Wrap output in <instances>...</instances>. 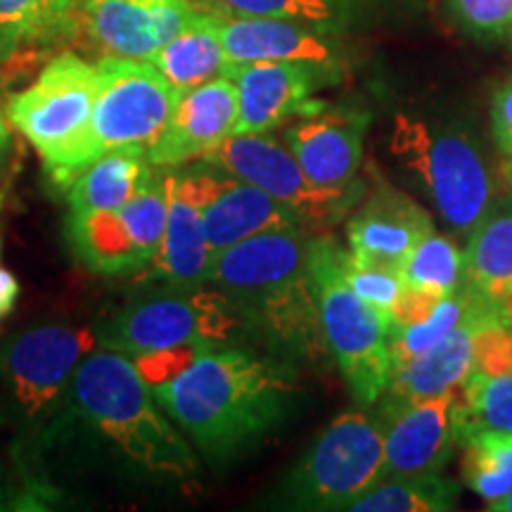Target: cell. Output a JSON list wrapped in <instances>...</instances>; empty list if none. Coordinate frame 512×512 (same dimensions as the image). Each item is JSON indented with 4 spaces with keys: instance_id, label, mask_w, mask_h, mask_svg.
<instances>
[{
    "instance_id": "cell-1",
    "label": "cell",
    "mask_w": 512,
    "mask_h": 512,
    "mask_svg": "<svg viewBox=\"0 0 512 512\" xmlns=\"http://www.w3.org/2000/svg\"><path fill=\"white\" fill-rule=\"evenodd\" d=\"M152 392L204 456L230 460L283 425L297 384L273 358L214 347Z\"/></svg>"
},
{
    "instance_id": "cell-2",
    "label": "cell",
    "mask_w": 512,
    "mask_h": 512,
    "mask_svg": "<svg viewBox=\"0 0 512 512\" xmlns=\"http://www.w3.org/2000/svg\"><path fill=\"white\" fill-rule=\"evenodd\" d=\"M311 240L306 230H273L228 247L214 259L209 283L294 358H316L328 351L309 268Z\"/></svg>"
},
{
    "instance_id": "cell-3",
    "label": "cell",
    "mask_w": 512,
    "mask_h": 512,
    "mask_svg": "<svg viewBox=\"0 0 512 512\" xmlns=\"http://www.w3.org/2000/svg\"><path fill=\"white\" fill-rule=\"evenodd\" d=\"M72 399L95 432L145 475L185 482L197 475V456L176 430L133 358L95 349L76 368Z\"/></svg>"
},
{
    "instance_id": "cell-4",
    "label": "cell",
    "mask_w": 512,
    "mask_h": 512,
    "mask_svg": "<svg viewBox=\"0 0 512 512\" xmlns=\"http://www.w3.org/2000/svg\"><path fill=\"white\" fill-rule=\"evenodd\" d=\"M95 88V64L62 53L29 88L8 100V121L36 147L50 181L60 188H69L100 159L93 136Z\"/></svg>"
},
{
    "instance_id": "cell-5",
    "label": "cell",
    "mask_w": 512,
    "mask_h": 512,
    "mask_svg": "<svg viewBox=\"0 0 512 512\" xmlns=\"http://www.w3.org/2000/svg\"><path fill=\"white\" fill-rule=\"evenodd\" d=\"M335 242L311 240L309 268L325 344L358 406L382 399L392 377V320L363 302L339 271Z\"/></svg>"
},
{
    "instance_id": "cell-6",
    "label": "cell",
    "mask_w": 512,
    "mask_h": 512,
    "mask_svg": "<svg viewBox=\"0 0 512 512\" xmlns=\"http://www.w3.org/2000/svg\"><path fill=\"white\" fill-rule=\"evenodd\" d=\"M389 147L458 233H470L494 204V181L482 145L463 128L432 126L399 114Z\"/></svg>"
},
{
    "instance_id": "cell-7",
    "label": "cell",
    "mask_w": 512,
    "mask_h": 512,
    "mask_svg": "<svg viewBox=\"0 0 512 512\" xmlns=\"http://www.w3.org/2000/svg\"><path fill=\"white\" fill-rule=\"evenodd\" d=\"M382 479V420L351 411L318 434L285 479L280 501L294 510H351Z\"/></svg>"
},
{
    "instance_id": "cell-8",
    "label": "cell",
    "mask_w": 512,
    "mask_h": 512,
    "mask_svg": "<svg viewBox=\"0 0 512 512\" xmlns=\"http://www.w3.org/2000/svg\"><path fill=\"white\" fill-rule=\"evenodd\" d=\"M98 347V332L69 325H36L0 344V418L31 427L57 411L76 368Z\"/></svg>"
},
{
    "instance_id": "cell-9",
    "label": "cell",
    "mask_w": 512,
    "mask_h": 512,
    "mask_svg": "<svg viewBox=\"0 0 512 512\" xmlns=\"http://www.w3.org/2000/svg\"><path fill=\"white\" fill-rule=\"evenodd\" d=\"M240 313L221 292L192 290L126 306L98 332V347L138 358L185 347L214 349L240 328Z\"/></svg>"
},
{
    "instance_id": "cell-10",
    "label": "cell",
    "mask_w": 512,
    "mask_h": 512,
    "mask_svg": "<svg viewBox=\"0 0 512 512\" xmlns=\"http://www.w3.org/2000/svg\"><path fill=\"white\" fill-rule=\"evenodd\" d=\"M95 74L93 136L100 157L112 150L150 152L174 117L181 93L145 60L105 55Z\"/></svg>"
},
{
    "instance_id": "cell-11",
    "label": "cell",
    "mask_w": 512,
    "mask_h": 512,
    "mask_svg": "<svg viewBox=\"0 0 512 512\" xmlns=\"http://www.w3.org/2000/svg\"><path fill=\"white\" fill-rule=\"evenodd\" d=\"M166 219V174H155L124 207L88 214L69 211L67 240L76 259L88 271L110 278L138 273L155 261L164 240Z\"/></svg>"
},
{
    "instance_id": "cell-12",
    "label": "cell",
    "mask_w": 512,
    "mask_h": 512,
    "mask_svg": "<svg viewBox=\"0 0 512 512\" xmlns=\"http://www.w3.org/2000/svg\"><path fill=\"white\" fill-rule=\"evenodd\" d=\"M202 162L290 204L306 230L337 223L358 195V188L351 185L342 190L320 188L306 176L290 147L268 133H235L207 152Z\"/></svg>"
},
{
    "instance_id": "cell-13",
    "label": "cell",
    "mask_w": 512,
    "mask_h": 512,
    "mask_svg": "<svg viewBox=\"0 0 512 512\" xmlns=\"http://www.w3.org/2000/svg\"><path fill=\"white\" fill-rule=\"evenodd\" d=\"M226 174L202 164L185 171H166L169 219L162 247L152 261L157 278L181 290H200L209 283L214 254L204 233V204L214 195Z\"/></svg>"
},
{
    "instance_id": "cell-14",
    "label": "cell",
    "mask_w": 512,
    "mask_h": 512,
    "mask_svg": "<svg viewBox=\"0 0 512 512\" xmlns=\"http://www.w3.org/2000/svg\"><path fill=\"white\" fill-rule=\"evenodd\" d=\"M192 0H79L76 17L107 55L150 60L192 17Z\"/></svg>"
},
{
    "instance_id": "cell-15",
    "label": "cell",
    "mask_w": 512,
    "mask_h": 512,
    "mask_svg": "<svg viewBox=\"0 0 512 512\" xmlns=\"http://www.w3.org/2000/svg\"><path fill=\"white\" fill-rule=\"evenodd\" d=\"M328 69L302 62L233 64L228 76L238 88L235 133H271L290 119L318 110L311 95Z\"/></svg>"
},
{
    "instance_id": "cell-16",
    "label": "cell",
    "mask_w": 512,
    "mask_h": 512,
    "mask_svg": "<svg viewBox=\"0 0 512 512\" xmlns=\"http://www.w3.org/2000/svg\"><path fill=\"white\" fill-rule=\"evenodd\" d=\"M370 114L349 107L318 110L297 117L285 128L283 143L320 188L342 190L354 181L363 159Z\"/></svg>"
},
{
    "instance_id": "cell-17",
    "label": "cell",
    "mask_w": 512,
    "mask_h": 512,
    "mask_svg": "<svg viewBox=\"0 0 512 512\" xmlns=\"http://www.w3.org/2000/svg\"><path fill=\"white\" fill-rule=\"evenodd\" d=\"M453 403L456 389L382 411L384 477L444 472L458 446Z\"/></svg>"
},
{
    "instance_id": "cell-18",
    "label": "cell",
    "mask_w": 512,
    "mask_h": 512,
    "mask_svg": "<svg viewBox=\"0 0 512 512\" xmlns=\"http://www.w3.org/2000/svg\"><path fill=\"white\" fill-rule=\"evenodd\" d=\"M238 112V88L230 76H219L181 93L174 117L162 138L147 152V159L157 169L202 159L223 140L235 136Z\"/></svg>"
},
{
    "instance_id": "cell-19",
    "label": "cell",
    "mask_w": 512,
    "mask_h": 512,
    "mask_svg": "<svg viewBox=\"0 0 512 512\" xmlns=\"http://www.w3.org/2000/svg\"><path fill=\"white\" fill-rule=\"evenodd\" d=\"M434 233L430 211L406 192L380 181L373 195L349 219V252L358 261L401 271L403 261L427 235Z\"/></svg>"
},
{
    "instance_id": "cell-20",
    "label": "cell",
    "mask_w": 512,
    "mask_h": 512,
    "mask_svg": "<svg viewBox=\"0 0 512 512\" xmlns=\"http://www.w3.org/2000/svg\"><path fill=\"white\" fill-rule=\"evenodd\" d=\"M219 29L228 60L247 62H302L335 72L339 55L325 29L275 17L221 15Z\"/></svg>"
},
{
    "instance_id": "cell-21",
    "label": "cell",
    "mask_w": 512,
    "mask_h": 512,
    "mask_svg": "<svg viewBox=\"0 0 512 512\" xmlns=\"http://www.w3.org/2000/svg\"><path fill=\"white\" fill-rule=\"evenodd\" d=\"M202 219L214 259L228 247L254 235L273 233V230H306L290 204L275 200L256 185L228 174L204 204Z\"/></svg>"
},
{
    "instance_id": "cell-22",
    "label": "cell",
    "mask_w": 512,
    "mask_h": 512,
    "mask_svg": "<svg viewBox=\"0 0 512 512\" xmlns=\"http://www.w3.org/2000/svg\"><path fill=\"white\" fill-rule=\"evenodd\" d=\"M489 320H472L460 325L446 339H441L437 347L394 368L382 394V411H394L406 403L458 389L475 368V332Z\"/></svg>"
},
{
    "instance_id": "cell-23",
    "label": "cell",
    "mask_w": 512,
    "mask_h": 512,
    "mask_svg": "<svg viewBox=\"0 0 512 512\" xmlns=\"http://www.w3.org/2000/svg\"><path fill=\"white\" fill-rule=\"evenodd\" d=\"M219 19V12H200L147 60L178 93L228 76L233 67L223 48Z\"/></svg>"
},
{
    "instance_id": "cell-24",
    "label": "cell",
    "mask_w": 512,
    "mask_h": 512,
    "mask_svg": "<svg viewBox=\"0 0 512 512\" xmlns=\"http://www.w3.org/2000/svg\"><path fill=\"white\" fill-rule=\"evenodd\" d=\"M465 283L496 309L512 294V202L491 204L467 233Z\"/></svg>"
},
{
    "instance_id": "cell-25",
    "label": "cell",
    "mask_w": 512,
    "mask_h": 512,
    "mask_svg": "<svg viewBox=\"0 0 512 512\" xmlns=\"http://www.w3.org/2000/svg\"><path fill=\"white\" fill-rule=\"evenodd\" d=\"M157 171L140 150H112L88 166L69 188L72 214L88 211H110L124 207L138 195Z\"/></svg>"
},
{
    "instance_id": "cell-26",
    "label": "cell",
    "mask_w": 512,
    "mask_h": 512,
    "mask_svg": "<svg viewBox=\"0 0 512 512\" xmlns=\"http://www.w3.org/2000/svg\"><path fill=\"white\" fill-rule=\"evenodd\" d=\"M501 318L494 304H489L472 285H463L458 292L448 294L439 302L437 309L427 320H422L411 328L392 330L389 349H392V370L408 363L411 358L425 354L437 347L441 339H446L460 325L472 323V320Z\"/></svg>"
},
{
    "instance_id": "cell-27",
    "label": "cell",
    "mask_w": 512,
    "mask_h": 512,
    "mask_svg": "<svg viewBox=\"0 0 512 512\" xmlns=\"http://www.w3.org/2000/svg\"><path fill=\"white\" fill-rule=\"evenodd\" d=\"M458 446L477 432L512 434V370L479 373L472 370L456 389L453 403Z\"/></svg>"
},
{
    "instance_id": "cell-28",
    "label": "cell",
    "mask_w": 512,
    "mask_h": 512,
    "mask_svg": "<svg viewBox=\"0 0 512 512\" xmlns=\"http://www.w3.org/2000/svg\"><path fill=\"white\" fill-rule=\"evenodd\" d=\"M458 505V486L444 472L384 477L351 505L356 512H448Z\"/></svg>"
},
{
    "instance_id": "cell-29",
    "label": "cell",
    "mask_w": 512,
    "mask_h": 512,
    "mask_svg": "<svg viewBox=\"0 0 512 512\" xmlns=\"http://www.w3.org/2000/svg\"><path fill=\"white\" fill-rule=\"evenodd\" d=\"M460 448L463 482L482 496L491 510H501L512 494V434L477 432L467 437Z\"/></svg>"
},
{
    "instance_id": "cell-30",
    "label": "cell",
    "mask_w": 512,
    "mask_h": 512,
    "mask_svg": "<svg viewBox=\"0 0 512 512\" xmlns=\"http://www.w3.org/2000/svg\"><path fill=\"white\" fill-rule=\"evenodd\" d=\"M79 0H0V36L12 48L43 43L67 31Z\"/></svg>"
},
{
    "instance_id": "cell-31",
    "label": "cell",
    "mask_w": 512,
    "mask_h": 512,
    "mask_svg": "<svg viewBox=\"0 0 512 512\" xmlns=\"http://www.w3.org/2000/svg\"><path fill=\"white\" fill-rule=\"evenodd\" d=\"M401 278L406 287L448 297L465 285V252L434 230L403 261Z\"/></svg>"
},
{
    "instance_id": "cell-32",
    "label": "cell",
    "mask_w": 512,
    "mask_h": 512,
    "mask_svg": "<svg viewBox=\"0 0 512 512\" xmlns=\"http://www.w3.org/2000/svg\"><path fill=\"white\" fill-rule=\"evenodd\" d=\"M230 17H275L328 31L347 10V0H214Z\"/></svg>"
},
{
    "instance_id": "cell-33",
    "label": "cell",
    "mask_w": 512,
    "mask_h": 512,
    "mask_svg": "<svg viewBox=\"0 0 512 512\" xmlns=\"http://www.w3.org/2000/svg\"><path fill=\"white\" fill-rule=\"evenodd\" d=\"M337 256H339V271H342L344 280H347L351 290H354L363 302L375 306L377 311L384 313V316L392 320V309L396 299H399L403 292L401 271L358 261L354 254L344 252V249H339Z\"/></svg>"
},
{
    "instance_id": "cell-34",
    "label": "cell",
    "mask_w": 512,
    "mask_h": 512,
    "mask_svg": "<svg viewBox=\"0 0 512 512\" xmlns=\"http://www.w3.org/2000/svg\"><path fill=\"white\" fill-rule=\"evenodd\" d=\"M444 8L467 36L484 41L512 38V0H444Z\"/></svg>"
},
{
    "instance_id": "cell-35",
    "label": "cell",
    "mask_w": 512,
    "mask_h": 512,
    "mask_svg": "<svg viewBox=\"0 0 512 512\" xmlns=\"http://www.w3.org/2000/svg\"><path fill=\"white\" fill-rule=\"evenodd\" d=\"M441 299L444 297L403 285L401 297L396 299L392 309V330L411 328V325H418L422 320H427L434 313V309H437Z\"/></svg>"
},
{
    "instance_id": "cell-36",
    "label": "cell",
    "mask_w": 512,
    "mask_h": 512,
    "mask_svg": "<svg viewBox=\"0 0 512 512\" xmlns=\"http://www.w3.org/2000/svg\"><path fill=\"white\" fill-rule=\"evenodd\" d=\"M491 131L501 155L512 164V79L501 83L491 98Z\"/></svg>"
},
{
    "instance_id": "cell-37",
    "label": "cell",
    "mask_w": 512,
    "mask_h": 512,
    "mask_svg": "<svg viewBox=\"0 0 512 512\" xmlns=\"http://www.w3.org/2000/svg\"><path fill=\"white\" fill-rule=\"evenodd\" d=\"M19 299V283L8 268H0V320L8 318L15 311Z\"/></svg>"
},
{
    "instance_id": "cell-38",
    "label": "cell",
    "mask_w": 512,
    "mask_h": 512,
    "mask_svg": "<svg viewBox=\"0 0 512 512\" xmlns=\"http://www.w3.org/2000/svg\"><path fill=\"white\" fill-rule=\"evenodd\" d=\"M8 124H10L8 114H5L3 107H0V164H3V159L10 150V126Z\"/></svg>"
},
{
    "instance_id": "cell-39",
    "label": "cell",
    "mask_w": 512,
    "mask_h": 512,
    "mask_svg": "<svg viewBox=\"0 0 512 512\" xmlns=\"http://www.w3.org/2000/svg\"><path fill=\"white\" fill-rule=\"evenodd\" d=\"M498 316H501L503 323H508L512 328V294L508 299H505L501 306H498Z\"/></svg>"
},
{
    "instance_id": "cell-40",
    "label": "cell",
    "mask_w": 512,
    "mask_h": 512,
    "mask_svg": "<svg viewBox=\"0 0 512 512\" xmlns=\"http://www.w3.org/2000/svg\"><path fill=\"white\" fill-rule=\"evenodd\" d=\"M10 55H12V48L8 46V43L3 41V36H0V62H5V60H8Z\"/></svg>"
},
{
    "instance_id": "cell-41",
    "label": "cell",
    "mask_w": 512,
    "mask_h": 512,
    "mask_svg": "<svg viewBox=\"0 0 512 512\" xmlns=\"http://www.w3.org/2000/svg\"><path fill=\"white\" fill-rule=\"evenodd\" d=\"M498 512H512V494L508 496V501L501 505V510H498Z\"/></svg>"
},
{
    "instance_id": "cell-42",
    "label": "cell",
    "mask_w": 512,
    "mask_h": 512,
    "mask_svg": "<svg viewBox=\"0 0 512 512\" xmlns=\"http://www.w3.org/2000/svg\"><path fill=\"white\" fill-rule=\"evenodd\" d=\"M508 183H510V188H512V164L508 162Z\"/></svg>"
},
{
    "instance_id": "cell-43",
    "label": "cell",
    "mask_w": 512,
    "mask_h": 512,
    "mask_svg": "<svg viewBox=\"0 0 512 512\" xmlns=\"http://www.w3.org/2000/svg\"><path fill=\"white\" fill-rule=\"evenodd\" d=\"M0 503H3V496H0ZM0 508H3V505H0Z\"/></svg>"
},
{
    "instance_id": "cell-44",
    "label": "cell",
    "mask_w": 512,
    "mask_h": 512,
    "mask_svg": "<svg viewBox=\"0 0 512 512\" xmlns=\"http://www.w3.org/2000/svg\"><path fill=\"white\" fill-rule=\"evenodd\" d=\"M0 204H3V200H0Z\"/></svg>"
}]
</instances>
